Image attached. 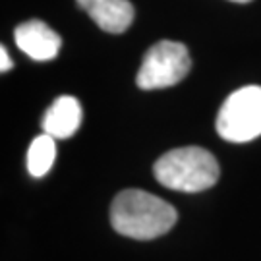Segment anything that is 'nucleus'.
Segmentation results:
<instances>
[{
	"label": "nucleus",
	"mask_w": 261,
	"mask_h": 261,
	"mask_svg": "<svg viewBox=\"0 0 261 261\" xmlns=\"http://www.w3.org/2000/svg\"><path fill=\"white\" fill-rule=\"evenodd\" d=\"M178 219L168 201L143 190H124L111 205V224L122 236L153 240L167 234Z\"/></svg>",
	"instance_id": "f257e3e1"
},
{
	"label": "nucleus",
	"mask_w": 261,
	"mask_h": 261,
	"mask_svg": "<svg viewBox=\"0 0 261 261\" xmlns=\"http://www.w3.org/2000/svg\"><path fill=\"white\" fill-rule=\"evenodd\" d=\"M219 163L213 153L190 145L165 153L153 167V174L168 190L196 194L209 190L219 180Z\"/></svg>",
	"instance_id": "f03ea898"
},
{
	"label": "nucleus",
	"mask_w": 261,
	"mask_h": 261,
	"mask_svg": "<svg viewBox=\"0 0 261 261\" xmlns=\"http://www.w3.org/2000/svg\"><path fill=\"white\" fill-rule=\"evenodd\" d=\"M217 132L230 143H246L261 136V87L246 85L226 97L217 114Z\"/></svg>",
	"instance_id": "7ed1b4c3"
},
{
	"label": "nucleus",
	"mask_w": 261,
	"mask_h": 261,
	"mask_svg": "<svg viewBox=\"0 0 261 261\" xmlns=\"http://www.w3.org/2000/svg\"><path fill=\"white\" fill-rule=\"evenodd\" d=\"M192 58L186 45L178 41H159L145 53L136 84L140 89H165L176 85L188 75Z\"/></svg>",
	"instance_id": "20e7f679"
},
{
	"label": "nucleus",
	"mask_w": 261,
	"mask_h": 261,
	"mask_svg": "<svg viewBox=\"0 0 261 261\" xmlns=\"http://www.w3.org/2000/svg\"><path fill=\"white\" fill-rule=\"evenodd\" d=\"M14 39L19 50H23L29 58L45 62L56 58L62 47V39L55 29H50L41 19H29L19 23L14 31Z\"/></svg>",
	"instance_id": "39448f33"
},
{
	"label": "nucleus",
	"mask_w": 261,
	"mask_h": 261,
	"mask_svg": "<svg viewBox=\"0 0 261 261\" xmlns=\"http://www.w3.org/2000/svg\"><path fill=\"white\" fill-rule=\"evenodd\" d=\"M107 33H124L134 21V4L130 0H75Z\"/></svg>",
	"instance_id": "423d86ee"
},
{
	"label": "nucleus",
	"mask_w": 261,
	"mask_h": 261,
	"mask_svg": "<svg viewBox=\"0 0 261 261\" xmlns=\"http://www.w3.org/2000/svg\"><path fill=\"white\" fill-rule=\"evenodd\" d=\"M82 105L75 97L70 95H62L55 99V103L50 105L41 120L43 132L53 136L55 140H66V138H72L80 124H82Z\"/></svg>",
	"instance_id": "0eeeda50"
},
{
	"label": "nucleus",
	"mask_w": 261,
	"mask_h": 261,
	"mask_svg": "<svg viewBox=\"0 0 261 261\" xmlns=\"http://www.w3.org/2000/svg\"><path fill=\"white\" fill-rule=\"evenodd\" d=\"M56 159V141L48 134H41L31 141L28 151V170L31 176H45Z\"/></svg>",
	"instance_id": "6e6552de"
},
{
	"label": "nucleus",
	"mask_w": 261,
	"mask_h": 261,
	"mask_svg": "<svg viewBox=\"0 0 261 261\" xmlns=\"http://www.w3.org/2000/svg\"><path fill=\"white\" fill-rule=\"evenodd\" d=\"M12 66L14 64H12V58H10L6 47H0V70L2 72H8Z\"/></svg>",
	"instance_id": "1a4fd4ad"
},
{
	"label": "nucleus",
	"mask_w": 261,
	"mask_h": 261,
	"mask_svg": "<svg viewBox=\"0 0 261 261\" xmlns=\"http://www.w3.org/2000/svg\"><path fill=\"white\" fill-rule=\"evenodd\" d=\"M232 2H240V4H244V2H250V0H232Z\"/></svg>",
	"instance_id": "9d476101"
}]
</instances>
